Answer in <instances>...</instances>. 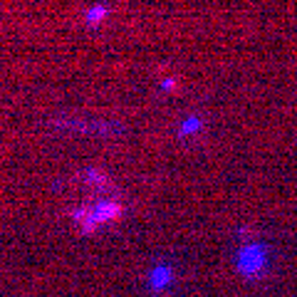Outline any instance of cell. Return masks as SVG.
Instances as JSON below:
<instances>
[{
	"mask_svg": "<svg viewBox=\"0 0 297 297\" xmlns=\"http://www.w3.org/2000/svg\"><path fill=\"white\" fill-rule=\"evenodd\" d=\"M87 179H92V181H94V184H104V181H107V179H104V176H102V174H89V176H87Z\"/></svg>",
	"mask_w": 297,
	"mask_h": 297,
	"instance_id": "277c9868",
	"label": "cell"
},
{
	"mask_svg": "<svg viewBox=\"0 0 297 297\" xmlns=\"http://www.w3.org/2000/svg\"><path fill=\"white\" fill-rule=\"evenodd\" d=\"M74 221L82 223L84 230H94V225H97V221H94V211H89V208H79V211H74Z\"/></svg>",
	"mask_w": 297,
	"mask_h": 297,
	"instance_id": "7a4b0ae2",
	"label": "cell"
},
{
	"mask_svg": "<svg viewBox=\"0 0 297 297\" xmlns=\"http://www.w3.org/2000/svg\"><path fill=\"white\" fill-rule=\"evenodd\" d=\"M104 13H107V8H94L92 13H87V23H97Z\"/></svg>",
	"mask_w": 297,
	"mask_h": 297,
	"instance_id": "3957f363",
	"label": "cell"
},
{
	"mask_svg": "<svg viewBox=\"0 0 297 297\" xmlns=\"http://www.w3.org/2000/svg\"><path fill=\"white\" fill-rule=\"evenodd\" d=\"M119 213H121V206H119V203H99V206L94 208V221H97V223H102V221H114V218H119Z\"/></svg>",
	"mask_w": 297,
	"mask_h": 297,
	"instance_id": "6da1fadb",
	"label": "cell"
}]
</instances>
